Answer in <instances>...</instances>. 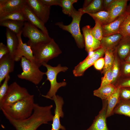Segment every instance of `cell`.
Listing matches in <instances>:
<instances>
[{"label": "cell", "mask_w": 130, "mask_h": 130, "mask_svg": "<svg viewBox=\"0 0 130 130\" xmlns=\"http://www.w3.org/2000/svg\"><path fill=\"white\" fill-rule=\"evenodd\" d=\"M35 104L34 96L31 95L26 98L11 104L3 106L0 108L7 119L21 120L32 115Z\"/></svg>", "instance_id": "obj_1"}, {"label": "cell", "mask_w": 130, "mask_h": 130, "mask_svg": "<svg viewBox=\"0 0 130 130\" xmlns=\"http://www.w3.org/2000/svg\"><path fill=\"white\" fill-rule=\"evenodd\" d=\"M16 130H36L40 125L48 124L51 120L50 116L44 109L39 107L34 108L32 115L21 120L7 119Z\"/></svg>", "instance_id": "obj_2"}, {"label": "cell", "mask_w": 130, "mask_h": 130, "mask_svg": "<svg viewBox=\"0 0 130 130\" xmlns=\"http://www.w3.org/2000/svg\"><path fill=\"white\" fill-rule=\"evenodd\" d=\"M31 48L34 64L39 68L62 53L59 46L52 38L48 42L39 44Z\"/></svg>", "instance_id": "obj_3"}, {"label": "cell", "mask_w": 130, "mask_h": 130, "mask_svg": "<svg viewBox=\"0 0 130 130\" xmlns=\"http://www.w3.org/2000/svg\"><path fill=\"white\" fill-rule=\"evenodd\" d=\"M84 14L74 8L70 16L72 19L70 24L65 25L62 22H58L55 24L63 30L70 32L74 38L78 47L81 49L85 47L83 35L81 33L79 26L81 18Z\"/></svg>", "instance_id": "obj_4"}, {"label": "cell", "mask_w": 130, "mask_h": 130, "mask_svg": "<svg viewBox=\"0 0 130 130\" xmlns=\"http://www.w3.org/2000/svg\"><path fill=\"white\" fill-rule=\"evenodd\" d=\"M42 65L47 69V71L45 72V74L47 76V80L49 81L50 83V87L46 94L42 96L47 98L50 99L56 95V93L59 88L66 85V83L65 81L58 82L57 77L58 73L61 72H65L68 68L66 66H61L60 64L55 67L52 66L47 63H44Z\"/></svg>", "instance_id": "obj_5"}, {"label": "cell", "mask_w": 130, "mask_h": 130, "mask_svg": "<svg viewBox=\"0 0 130 130\" xmlns=\"http://www.w3.org/2000/svg\"><path fill=\"white\" fill-rule=\"evenodd\" d=\"M20 66L22 72L18 75V77L30 81L35 85L40 83L43 76L45 74V72L41 71L34 64L24 57L21 58Z\"/></svg>", "instance_id": "obj_6"}, {"label": "cell", "mask_w": 130, "mask_h": 130, "mask_svg": "<svg viewBox=\"0 0 130 130\" xmlns=\"http://www.w3.org/2000/svg\"><path fill=\"white\" fill-rule=\"evenodd\" d=\"M22 34L29 39L27 44L31 47L49 42L52 38L28 21L25 22Z\"/></svg>", "instance_id": "obj_7"}, {"label": "cell", "mask_w": 130, "mask_h": 130, "mask_svg": "<svg viewBox=\"0 0 130 130\" xmlns=\"http://www.w3.org/2000/svg\"><path fill=\"white\" fill-rule=\"evenodd\" d=\"M31 95L26 88L14 82L9 86L6 93L0 102V107L14 103L28 97Z\"/></svg>", "instance_id": "obj_8"}, {"label": "cell", "mask_w": 130, "mask_h": 130, "mask_svg": "<svg viewBox=\"0 0 130 130\" xmlns=\"http://www.w3.org/2000/svg\"><path fill=\"white\" fill-rule=\"evenodd\" d=\"M105 50L101 47L88 53L85 58L75 67L73 71L74 76H82L85 71L89 67L93 65L95 62L104 55Z\"/></svg>", "instance_id": "obj_9"}, {"label": "cell", "mask_w": 130, "mask_h": 130, "mask_svg": "<svg viewBox=\"0 0 130 130\" xmlns=\"http://www.w3.org/2000/svg\"><path fill=\"white\" fill-rule=\"evenodd\" d=\"M26 3L32 12L45 24L48 21L50 7L44 4L41 0H26Z\"/></svg>", "instance_id": "obj_10"}, {"label": "cell", "mask_w": 130, "mask_h": 130, "mask_svg": "<svg viewBox=\"0 0 130 130\" xmlns=\"http://www.w3.org/2000/svg\"><path fill=\"white\" fill-rule=\"evenodd\" d=\"M50 99L54 101L55 105L51 130H65V128L61 124L60 121V118H63L64 116L62 109L64 104L63 98L61 96L56 95Z\"/></svg>", "instance_id": "obj_11"}, {"label": "cell", "mask_w": 130, "mask_h": 130, "mask_svg": "<svg viewBox=\"0 0 130 130\" xmlns=\"http://www.w3.org/2000/svg\"><path fill=\"white\" fill-rule=\"evenodd\" d=\"M102 107L90 127L86 130H109L106 124L107 100H102Z\"/></svg>", "instance_id": "obj_12"}, {"label": "cell", "mask_w": 130, "mask_h": 130, "mask_svg": "<svg viewBox=\"0 0 130 130\" xmlns=\"http://www.w3.org/2000/svg\"><path fill=\"white\" fill-rule=\"evenodd\" d=\"M91 29L88 25L84 26L82 29L85 50L88 53L101 47L100 41L95 39L91 34Z\"/></svg>", "instance_id": "obj_13"}, {"label": "cell", "mask_w": 130, "mask_h": 130, "mask_svg": "<svg viewBox=\"0 0 130 130\" xmlns=\"http://www.w3.org/2000/svg\"><path fill=\"white\" fill-rule=\"evenodd\" d=\"M22 32L17 35L19 41V45L17 50L14 58L15 61L20 60L23 57L34 63V58L31 47L27 44L24 43L22 41L21 35Z\"/></svg>", "instance_id": "obj_14"}, {"label": "cell", "mask_w": 130, "mask_h": 130, "mask_svg": "<svg viewBox=\"0 0 130 130\" xmlns=\"http://www.w3.org/2000/svg\"><path fill=\"white\" fill-rule=\"evenodd\" d=\"M15 61L9 53L0 59V84L6 76L14 70Z\"/></svg>", "instance_id": "obj_15"}, {"label": "cell", "mask_w": 130, "mask_h": 130, "mask_svg": "<svg viewBox=\"0 0 130 130\" xmlns=\"http://www.w3.org/2000/svg\"><path fill=\"white\" fill-rule=\"evenodd\" d=\"M26 4V0H0V16L21 10Z\"/></svg>", "instance_id": "obj_16"}, {"label": "cell", "mask_w": 130, "mask_h": 130, "mask_svg": "<svg viewBox=\"0 0 130 130\" xmlns=\"http://www.w3.org/2000/svg\"><path fill=\"white\" fill-rule=\"evenodd\" d=\"M128 14L126 11L113 22L102 25L103 37L119 33L121 26Z\"/></svg>", "instance_id": "obj_17"}, {"label": "cell", "mask_w": 130, "mask_h": 130, "mask_svg": "<svg viewBox=\"0 0 130 130\" xmlns=\"http://www.w3.org/2000/svg\"><path fill=\"white\" fill-rule=\"evenodd\" d=\"M22 10L28 22L41 30L45 34L49 36L45 24L32 12L26 3L23 6Z\"/></svg>", "instance_id": "obj_18"}, {"label": "cell", "mask_w": 130, "mask_h": 130, "mask_svg": "<svg viewBox=\"0 0 130 130\" xmlns=\"http://www.w3.org/2000/svg\"><path fill=\"white\" fill-rule=\"evenodd\" d=\"M128 1L117 0L114 5L107 10L106 11L109 13L110 15L109 23L114 21L126 11Z\"/></svg>", "instance_id": "obj_19"}, {"label": "cell", "mask_w": 130, "mask_h": 130, "mask_svg": "<svg viewBox=\"0 0 130 130\" xmlns=\"http://www.w3.org/2000/svg\"><path fill=\"white\" fill-rule=\"evenodd\" d=\"M115 50L121 60L124 61L130 54V37H123Z\"/></svg>", "instance_id": "obj_20"}, {"label": "cell", "mask_w": 130, "mask_h": 130, "mask_svg": "<svg viewBox=\"0 0 130 130\" xmlns=\"http://www.w3.org/2000/svg\"><path fill=\"white\" fill-rule=\"evenodd\" d=\"M6 46L9 54L14 58L18 49L19 41L17 35L9 29H6Z\"/></svg>", "instance_id": "obj_21"}, {"label": "cell", "mask_w": 130, "mask_h": 130, "mask_svg": "<svg viewBox=\"0 0 130 130\" xmlns=\"http://www.w3.org/2000/svg\"><path fill=\"white\" fill-rule=\"evenodd\" d=\"M123 37L120 33L103 37L100 41L101 47L105 50L114 49Z\"/></svg>", "instance_id": "obj_22"}, {"label": "cell", "mask_w": 130, "mask_h": 130, "mask_svg": "<svg viewBox=\"0 0 130 130\" xmlns=\"http://www.w3.org/2000/svg\"><path fill=\"white\" fill-rule=\"evenodd\" d=\"M117 87L112 84L106 85L100 87L93 92L94 96L101 98L102 100H107L117 90Z\"/></svg>", "instance_id": "obj_23"}, {"label": "cell", "mask_w": 130, "mask_h": 130, "mask_svg": "<svg viewBox=\"0 0 130 130\" xmlns=\"http://www.w3.org/2000/svg\"><path fill=\"white\" fill-rule=\"evenodd\" d=\"M25 21L7 20L0 21L1 26L6 27L16 35L22 32Z\"/></svg>", "instance_id": "obj_24"}, {"label": "cell", "mask_w": 130, "mask_h": 130, "mask_svg": "<svg viewBox=\"0 0 130 130\" xmlns=\"http://www.w3.org/2000/svg\"><path fill=\"white\" fill-rule=\"evenodd\" d=\"M78 10L84 14H88L95 13L103 11V0H93L87 7L80 8Z\"/></svg>", "instance_id": "obj_25"}, {"label": "cell", "mask_w": 130, "mask_h": 130, "mask_svg": "<svg viewBox=\"0 0 130 130\" xmlns=\"http://www.w3.org/2000/svg\"><path fill=\"white\" fill-rule=\"evenodd\" d=\"M113 113L124 115L130 117V100L120 99L113 110Z\"/></svg>", "instance_id": "obj_26"}, {"label": "cell", "mask_w": 130, "mask_h": 130, "mask_svg": "<svg viewBox=\"0 0 130 130\" xmlns=\"http://www.w3.org/2000/svg\"><path fill=\"white\" fill-rule=\"evenodd\" d=\"M117 87L116 91L107 99V105L106 113L107 118L113 115V110L120 99L119 93L120 88Z\"/></svg>", "instance_id": "obj_27"}, {"label": "cell", "mask_w": 130, "mask_h": 130, "mask_svg": "<svg viewBox=\"0 0 130 130\" xmlns=\"http://www.w3.org/2000/svg\"><path fill=\"white\" fill-rule=\"evenodd\" d=\"M114 49H108L105 51L104 65L102 72L104 75L112 67L115 59Z\"/></svg>", "instance_id": "obj_28"}, {"label": "cell", "mask_w": 130, "mask_h": 130, "mask_svg": "<svg viewBox=\"0 0 130 130\" xmlns=\"http://www.w3.org/2000/svg\"><path fill=\"white\" fill-rule=\"evenodd\" d=\"M7 20L23 21H27L22 9L12 12L0 16V21Z\"/></svg>", "instance_id": "obj_29"}, {"label": "cell", "mask_w": 130, "mask_h": 130, "mask_svg": "<svg viewBox=\"0 0 130 130\" xmlns=\"http://www.w3.org/2000/svg\"><path fill=\"white\" fill-rule=\"evenodd\" d=\"M115 59L112 69L113 76L112 84L115 85L120 78L121 60L117 56L114 49Z\"/></svg>", "instance_id": "obj_30"}, {"label": "cell", "mask_w": 130, "mask_h": 130, "mask_svg": "<svg viewBox=\"0 0 130 130\" xmlns=\"http://www.w3.org/2000/svg\"><path fill=\"white\" fill-rule=\"evenodd\" d=\"M94 20L98 21L102 25L109 23L110 20V15L107 11L104 10L93 14H88Z\"/></svg>", "instance_id": "obj_31"}, {"label": "cell", "mask_w": 130, "mask_h": 130, "mask_svg": "<svg viewBox=\"0 0 130 130\" xmlns=\"http://www.w3.org/2000/svg\"><path fill=\"white\" fill-rule=\"evenodd\" d=\"M78 1L77 0H61L63 13L70 16L74 9L73 5L77 2Z\"/></svg>", "instance_id": "obj_32"}, {"label": "cell", "mask_w": 130, "mask_h": 130, "mask_svg": "<svg viewBox=\"0 0 130 130\" xmlns=\"http://www.w3.org/2000/svg\"><path fill=\"white\" fill-rule=\"evenodd\" d=\"M119 33L124 37H130V14L127 15L121 24Z\"/></svg>", "instance_id": "obj_33"}, {"label": "cell", "mask_w": 130, "mask_h": 130, "mask_svg": "<svg viewBox=\"0 0 130 130\" xmlns=\"http://www.w3.org/2000/svg\"><path fill=\"white\" fill-rule=\"evenodd\" d=\"M95 26L92 28L91 33L95 39L100 41L103 37L102 25L98 21H95Z\"/></svg>", "instance_id": "obj_34"}, {"label": "cell", "mask_w": 130, "mask_h": 130, "mask_svg": "<svg viewBox=\"0 0 130 130\" xmlns=\"http://www.w3.org/2000/svg\"><path fill=\"white\" fill-rule=\"evenodd\" d=\"M130 78V63L121 61L120 78Z\"/></svg>", "instance_id": "obj_35"}, {"label": "cell", "mask_w": 130, "mask_h": 130, "mask_svg": "<svg viewBox=\"0 0 130 130\" xmlns=\"http://www.w3.org/2000/svg\"><path fill=\"white\" fill-rule=\"evenodd\" d=\"M112 67L105 73L104 75V76L102 78L101 83L100 87L112 84L113 78Z\"/></svg>", "instance_id": "obj_36"}, {"label": "cell", "mask_w": 130, "mask_h": 130, "mask_svg": "<svg viewBox=\"0 0 130 130\" xmlns=\"http://www.w3.org/2000/svg\"><path fill=\"white\" fill-rule=\"evenodd\" d=\"M9 74H8L4 79L3 84L1 85L0 87V102L5 95L8 89V82L10 79Z\"/></svg>", "instance_id": "obj_37"}, {"label": "cell", "mask_w": 130, "mask_h": 130, "mask_svg": "<svg viewBox=\"0 0 130 130\" xmlns=\"http://www.w3.org/2000/svg\"><path fill=\"white\" fill-rule=\"evenodd\" d=\"M120 99L130 100V87H124L120 88L119 93Z\"/></svg>", "instance_id": "obj_38"}, {"label": "cell", "mask_w": 130, "mask_h": 130, "mask_svg": "<svg viewBox=\"0 0 130 130\" xmlns=\"http://www.w3.org/2000/svg\"><path fill=\"white\" fill-rule=\"evenodd\" d=\"M115 86L120 88L124 87H130V78H120Z\"/></svg>", "instance_id": "obj_39"}, {"label": "cell", "mask_w": 130, "mask_h": 130, "mask_svg": "<svg viewBox=\"0 0 130 130\" xmlns=\"http://www.w3.org/2000/svg\"><path fill=\"white\" fill-rule=\"evenodd\" d=\"M104 58L101 57L98 59L93 65L94 67L97 70H100L103 68L104 65Z\"/></svg>", "instance_id": "obj_40"}, {"label": "cell", "mask_w": 130, "mask_h": 130, "mask_svg": "<svg viewBox=\"0 0 130 130\" xmlns=\"http://www.w3.org/2000/svg\"><path fill=\"white\" fill-rule=\"evenodd\" d=\"M117 0H103L104 10L107 11L117 2Z\"/></svg>", "instance_id": "obj_41"}, {"label": "cell", "mask_w": 130, "mask_h": 130, "mask_svg": "<svg viewBox=\"0 0 130 130\" xmlns=\"http://www.w3.org/2000/svg\"><path fill=\"white\" fill-rule=\"evenodd\" d=\"M45 4L51 7L53 5L58 6L61 7V0H41Z\"/></svg>", "instance_id": "obj_42"}, {"label": "cell", "mask_w": 130, "mask_h": 130, "mask_svg": "<svg viewBox=\"0 0 130 130\" xmlns=\"http://www.w3.org/2000/svg\"><path fill=\"white\" fill-rule=\"evenodd\" d=\"M9 53V49L7 46L3 43H0V59L4 56Z\"/></svg>", "instance_id": "obj_43"}, {"label": "cell", "mask_w": 130, "mask_h": 130, "mask_svg": "<svg viewBox=\"0 0 130 130\" xmlns=\"http://www.w3.org/2000/svg\"><path fill=\"white\" fill-rule=\"evenodd\" d=\"M93 0H85L84 1L83 7L84 8L88 6L92 2Z\"/></svg>", "instance_id": "obj_44"}, {"label": "cell", "mask_w": 130, "mask_h": 130, "mask_svg": "<svg viewBox=\"0 0 130 130\" xmlns=\"http://www.w3.org/2000/svg\"><path fill=\"white\" fill-rule=\"evenodd\" d=\"M124 61L130 63V54L126 58Z\"/></svg>", "instance_id": "obj_45"}, {"label": "cell", "mask_w": 130, "mask_h": 130, "mask_svg": "<svg viewBox=\"0 0 130 130\" xmlns=\"http://www.w3.org/2000/svg\"><path fill=\"white\" fill-rule=\"evenodd\" d=\"M126 11L129 14H130V3L127 7Z\"/></svg>", "instance_id": "obj_46"}]
</instances>
